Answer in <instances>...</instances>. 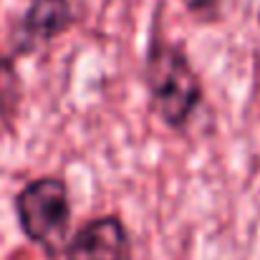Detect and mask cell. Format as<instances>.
Instances as JSON below:
<instances>
[{"instance_id": "cell-4", "label": "cell", "mask_w": 260, "mask_h": 260, "mask_svg": "<svg viewBox=\"0 0 260 260\" xmlns=\"http://www.w3.org/2000/svg\"><path fill=\"white\" fill-rule=\"evenodd\" d=\"M66 260H132L129 233L116 215H101L88 220L66 243Z\"/></svg>"}, {"instance_id": "cell-1", "label": "cell", "mask_w": 260, "mask_h": 260, "mask_svg": "<svg viewBox=\"0 0 260 260\" xmlns=\"http://www.w3.org/2000/svg\"><path fill=\"white\" fill-rule=\"evenodd\" d=\"M144 86L152 111L170 129H184L202 104V81L179 41L157 33L144 58Z\"/></svg>"}, {"instance_id": "cell-5", "label": "cell", "mask_w": 260, "mask_h": 260, "mask_svg": "<svg viewBox=\"0 0 260 260\" xmlns=\"http://www.w3.org/2000/svg\"><path fill=\"white\" fill-rule=\"evenodd\" d=\"M23 104V81L10 56H0V139L13 134Z\"/></svg>"}, {"instance_id": "cell-6", "label": "cell", "mask_w": 260, "mask_h": 260, "mask_svg": "<svg viewBox=\"0 0 260 260\" xmlns=\"http://www.w3.org/2000/svg\"><path fill=\"white\" fill-rule=\"evenodd\" d=\"M184 8L200 20H215L225 5V0H182Z\"/></svg>"}, {"instance_id": "cell-2", "label": "cell", "mask_w": 260, "mask_h": 260, "mask_svg": "<svg viewBox=\"0 0 260 260\" xmlns=\"http://www.w3.org/2000/svg\"><path fill=\"white\" fill-rule=\"evenodd\" d=\"M15 215L23 235L46 255L56 258L66 250L71 230V197L61 177H38L15 194Z\"/></svg>"}, {"instance_id": "cell-7", "label": "cell", "mask_w": 260, "mask_h": 260, "mask_svg": "<svg viewBox=\"0 0 260 260\" xmlns=\"http://www.w3.org/2000/svg\"><path fill=\"white\" fill-rule=\"evenodd\" d=\"M258 25H260V10H258Z\"/></svg>"}, {"instance_id": "cell-3", "label": "cell", "mask_w": 260, "mask_h": 260, "mask_svg": "<svg viewBox=\"0 0 260 260\" xmlns=\"http://www.w3.org/2000/svg\"><path fill=\"white\" fill-rule=\"evenodd\" d=\"M76 25L74 0H33L15 28V53H33Z\"/></svg>"}]
</instances>
